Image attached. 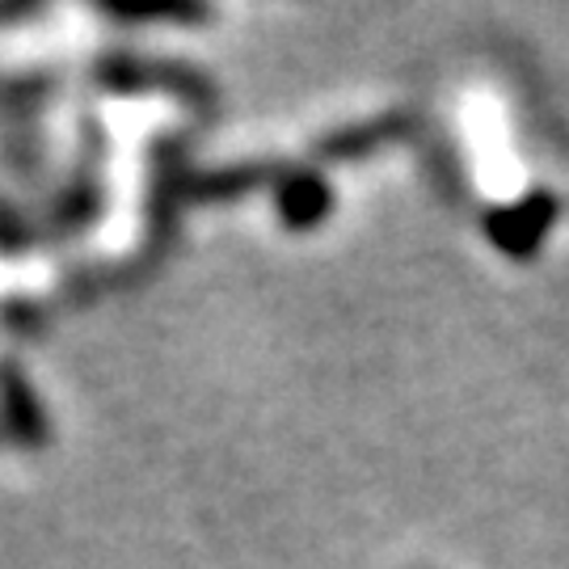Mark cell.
<instances>
[{
    "label": "cell",
    "mask_w": 569,
    "mask_h": 569,
    "mask_svg": "<svg viewBox=\"0 0 569 569\" xmlns=\"http://www.w3.org/2000/svg\"><path fill=\"white\" fill-rule=\"evenodd\" d=\"M0 418H4V430L13 435V443L30 451L47 448L51 427H47L39 392L26 380V371L18 363H9V359L0 363Z\"/></svg>",
    "instance_id": "obj_2"
},
{
    "label": "cell",
    "mask_w": 569,
    "mask_h": 569,
    "mask_svg": "<svg viewBox=\"0 0 569 569\" xmlns=\"http://www.w3.org/2000/svg\"><path fill=\"white\" fill-rule=\"evenodd\" d=\"M552 220H557V199L549 190H531L515 207L489 211L486 232L489 241L498 244L502 253H510V258H531L545 241V232L552 228Z\"/></svg>",
    "instance_id": "obj_1"
},
{
    "label": "cell",
    "mask_w": 569,
    "mask_h": 569,
    "mask_svg": "<svg viewBox=\"0 0 569 569\" xmlns=\"http://www.w3.org/2000/svg\"><path fill=\"white\" fill-rule=\"evenodd\" d=\"M266 182V169L258 164H244V169H228V173H207L199 182H190L194 199H224V194H241L249 186Z\"/></svg>",
    "instance_id": "obj_4"
},
{
    "label": "cell",
    "mask_w": 569,
    "mask_h": 569,
    "mask_svg": "<svg viewBox=\"0 0 569 569\" xmlns=\"http://www.w3.org/2000/svg\"><path fill=\"white\" fill-rule=\"evenodd\" d=\"M397 127H401V119H385L371 122V127H359V131H346V136H333V140L321 143V157H359V152L376 148L380 140H388Z\"/></svg>",
    "instance_id": "obj_5"
},
{
    "label": "cell",
    "mask_w": 569,
    "mask_h": 569,
    "mask_svg": "<svg viewBox=\"0 0 569 569\" xmlns=\"http://www.w3.org/2000/svg\"><path fill=\"white\" fill-rule=\"evenodd\" d=\"M274 211L287 228L305 232V228H317L333 211V186L321 178V173H291L279 182L274 190Z\"/></svg>",
    "instance_id": "obj_3"
},
{
    "label": "cell",
    "mask_w": 569,
    "mask_h": 569,
    "mask_svg": "<svg viewBox=\"0 0 569 569\" xmlns=\"http://www.w3.org/2000/svg\"><path fill=\"white\" fill-rule=\"evenodd\" d=\"M106 13H114V18H182V21L207 18V9H199V4H152V9H140V4H106Z\"/></svg>",
    "instance_id": "obj_6"
},
{
    "label": "cell",
    "mask_w": 569,
    "mask_h": 569,
    "mask_svg": "<svg viewBox=\"0 0 569 569\" xmlns=\"http://www.w3.org/2000/svg\"><path fill=\"white\" fill-rule=\"evenodd\" d=\"M13 237H18V228H13V216L0 207V244H4V249H13V244H18Z\"/></svg>",
    "instance_id": "obj_7"
}]
</instances>
